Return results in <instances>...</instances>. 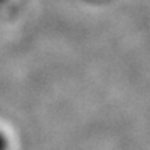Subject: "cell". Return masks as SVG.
Listing matches in <instances>:
<instances>
[{
	"instance_id": "obj_2",
	"label": "cell",
	"mask_w": 150,
	"mask_h": 150,
	"mask_svg": "<svg viewBox=\"0 0 150 150\" xmlns=\"http://www.w3.org/2000/svg\"><path fill=\"white\" fill-rule=\"evenodd\" d=\"M0 1H3V0H0Z\"/></svg>"
},
{
	"instance_id": "obj_1",
	"label": "cell",
	"mask_w": 150,
	"mask_h": 150,
	"mask_svg": "<svg viewBox=\"0 0 150 150\" xmlns=\"http://www.w3.org/2000/svg\"><path fill=\"white\" fill-rule=\"evenodd\" d=\"M8 145H7V139L1 132H0V150H7Z\"/></svg>"
}]
</instances>
